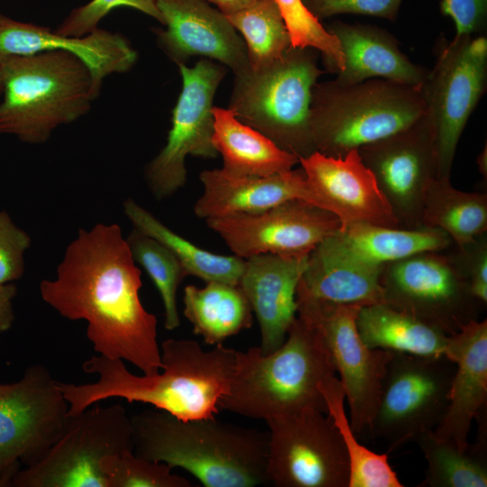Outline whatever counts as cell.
Instances as JSON below:
<instances>
[{
	"label": "cell",
	"mask_w": 487,
	"mask_h": 487,
	"mask_svg": "<svg viewBox=\"0 0 487 487\" xmlns=\"http://www.w3.org/2000/svg\"><path fill=\"white\" fill-rule=\"evenodd\" d=\"M442 14L449 17L455 35L483 34L487 26V0H441Z\"/></svg>",
	"instance_id": "42"
},
{
	"label": "cell",
	"mask_w": 487,
	"mask_h": 487,
	"mask_svg": "<svg viewBox=\"0 0 487 487\" xmlns=\"http://www.w3.org/2000/svg\"><path fill=\"white\" fill-rule=\"evenodd\" d=\"M267 425L269 483L275 487H348V455L330 415L308 409Z\"/></svg>",
	"instance_id": "13"
},
{
	"label": "cell",
	"mask_w": 487,
	"mask_h": 487,
	"mask_svg": "<svg viewBox=\"0 0 487 487\" xmlns=\"http://www.w3.org/2000/svg\"><path fill=\"white\" fill-rule=\"evenodd\" d=\"M356 328L370 349L420 356L445 354L448 337L441 330L385 303L361 307Z\"/></svg>",
	"instance_id": "28"
},
{
	"label": "cell",
	"mask_w": 487,
	"mask_h": 487,
	"mask_svg": "<svg viewBox=\"0 0 487 487\" xmlns=\"http://www.w3.org/2000/svg\"><path fill=\"white\" fill-rule=\"evenodd\" d=\"M487 87V38L455 35L438 50L419 87L434 133L436 178H450L457 144Z\"/></svg>",
	"instance_id": "10"
},
{
	"label": "cell",
	"mask_w": 487,
	"mask_h": 487,
	"mask_svg": "<svg viewBox=\"0 0 487 487\" xmlns=\"http://www.w3.org/2000/svg\"><path fill=\"white\" fill-rule=\"evenodd\" d=\"M133 259L150 276L162 300L164 326L173 330L179 326L177 290L188 276L176 256L161 242L133 227L125 237Z\"/></svg>",
	"instance_id": "35"
},
{
	"label": "cell",
	"mask_w": 487,
	"mask_h": 487,
	"mask_svg": "<svg viewBox=\"0 0 487 487\" xmlns=\"http://www.w3.org/2000/svg\"><path fill=\"white\" fill-rule=\"evenodd\" d=\"M383 303L446 334L479 320L483 304L471 292L449 254L424 252L383 264Z\"/></svg>",
	"instance_id": "11"
},
{
	"label": "cell",
	"mask_w": 487,
	"mask_h": 487,
	"mask_svg": "<svg viewBox=\"0 0 487 487\" xmlns=\"http://www.w3.org/2000/svg\"><path fill=\"white\" fill-rule=\"evenodd\" d=\"M68 410L57 381L41 364L27 367L17 381L0 382V487L44 455L65 427Z\"/></svg>",
	"instance_id": "12"
},
{
	"label": "cell",
	"mask_w": 487,
	"mask_h": 487,
	"mask_svg": "<svg viewBox=\"0 0 487 487\" xmlns=\"http://www.w3.org/2000/svg\"><path fill=\"white\" fill-rule=\"evenodd\" d=\"M344 256L365 264L382 266L424 252H443L453 244L441 229L388 227L355 223L326 238Z\"/></svg>",
	"instance_id": "26"
},
{
	"label": "cell",
	"mask_w": 487,
	"mask_h": 487,
	"mask_svg": "<svg viewBox=\"0 0 487 487\" xmlns=\"http://www.w3.org/2000/svg\"><path fill=\"white\" fill-rule=\"evenodd\" d=\"M421 224L441 229L461 247L487 232V195L458 190L450 178L434 177L424 191Z\"/></svg>",
	"instance_id": "30"
},
{
	"label": "cell",
	"mask_w": 487,
	"mask_h": 487,
	"mask_svg": "<svg viewBox=\"0 0 487 487\" xmlns=\"http://www.w3.org/2000/svg\"><path fill=\"white\" fill-rule=\"evenodd\" d=\"M299 163L322 207L339 217L341 229L355 223L400 227L390 204L357 149L344 157H330L314 152L299 159Z\"/></svg>",
	"instance_id": "19"
},
{
	"label": "cell",
	"mask_w": 487,
	"mask_h": 487,
	"mask_svg": "<svg viewBox=\"0 0 487 487\" xmlns=\"http://www.w3.org/2000/svg\"><path fill=\"white\" fill-rule=\"evenodd\" d=\"M183 314L194 334L206 344L216 345L253 324V309L239 285L207 281L202 287L187 285Z\"/></svg>",
	"instance_id": "29"
},
{
	"label": "cell",
	"mask_w": 487,
	"mask_h": 487,
	"mask_svg": "<svg viewBox=\"0 0 487 487\" xmlns=\"http://www.w3.org/2000/svg\"><path fill=\"white\" fill-rule=\"evenodd\" d=\"M206 223L243 259L267 253L305 258L342 227L336 215L302 199L260 213L207 218Z\"/></svg>",
	"instance_id": "16"
},
{
	"label": "cell",
	"mask_w": 487,
	"mask_h": 487,
	"mask_svg": "<svg viewBox=\"0 0 487 487\" xmlns=\"http://www.w3.org/2000/svg\"><path fill=\"white\" fill-rule=\"evenodd\" d=\"M128 451L133 452L132 422L124 407H89L69 416L44 455L15 473L8 486L108 487L101 462Z\"/></svg>",
	"instance_id": "9"
},
{
	"label": "cell",
	"mask_w": 487,
	"mask_h": 487,
	"mask_svg": "<svg viewBox=\"0 0 487 487\" xmlns=\"http://www.w3.org/2000/svg\"><path fill=\"white\" fill-rule=\"evenodd\" d=\"M297 316L320 334L345 392L351 427L356 436L375 413L381 381L392 352L370 349L361 340L357 305L328 302L296 293Z\"/></svg>",
	"instance_id": "14"
},
{
	"label": "cell",
	"mask_w": 487,
	"mask_h": 487,
	"mask_svg": "<svg viewBox=\"0 0 487 487\" xmlns=\"http://www.w3.org/2000/svg\"><path fill=\"white\" fill-rule=\"evenodd\" d=\"M293 47L313 48L323 56L326 70L337 74L344 68L338 40L307 8L303 0H274Z\"/></svg>",
	"instance_id": "36"
},
{
	"label": "cell",
	"mask_w": 487,
	"mask_h": 487,
	"mask_svg": "<svg viewBox=\"0 0 487 487\" xmlns=\"http://www.w3.org/2000/svg\"><path fill=\"white\" fill-rule=\"evenodd\" d=\"M449 256L469 283L473 297L484 306L487 303V234L461 246Z\"/></svg>",
	"instance_id": "40"
},
{
	"label": "cell",
	"mask_w": 487,
	"mask_h": 487,
	"mask_svg": "<svg viewBox=\"0 0 487 487\" xmlns=\"http://www.w3.org/2000/svg\"><path fill=\"white\" fill-rule=\"evenodd\" d=\"M0 133L40 144L85 115L100 89L75 55L50 51L1 57Z\"/></svg>",
	"instance_id": "5"
},
{
	"label": "cell",
	"mask_w": 487,
	"mask_h": 487,
	"mask_svg": "<svg viewBox=\"0 0 487 487\" xmlns=\"http://www.w3.org/2000/svg\"><path fill=\"white\" fill-rule=\"evenodd\" d=\"M182 89L172 110L171 128L165 146L147 165L145 178L157 200L171 197L187 181L185 160L188 155L214 159L212 142L213 99L225 69L202 59L194 67L178 64Z\"/></svg>",
	"instance_id": "15"
},
{
	"label": "cell",
	"mask_w": 487,
	"mask_h": 487,
	"mask_svg": "<svg viewBox=\"0 0 487 487\" xmlns=\"http://www.w3.org/2000/svg\"><path fill=\"white\" fill-rule=\"evenodd\" d=\"M133 453L181 468L206 487L268 484L269 432L213 418L182 420L158 409L131 417Z\"/></svg>",
	"instance_id": "3"
},
{
	"label": "cell",
	"mask_w": 487,
	"mask_h": 487,
	"mask_svg": "<svg viewBox=\"0 0 487 487\" xmlns=\"http://www.w3.org/2000/svg\"><path fill=\"white\" fill-rule=\"evenodd\" d=\"M226 17L244 38L251 69L271 64L292 46L274 0H256L247 8Z\"/></svg>",
	"instance_id": "34"
},
{
	"label": "cell",
	"mask_w": 487,
	"mask_h": 487,
	"mask_svg": "<svg viewBox=\"0 0 487 487\" xmlns=\"http://www.w3.org/2000/svg\"><path fill=\"white\" fill-rule=\"evenodd\" d=\"M401 228L422 227L424 191L436 177L435 139L424 115L408 127L357 149Z\"/></svg>",
	"instance_id": "17"
},
{
	"label": "cell",
	"mask_w": 487,
	"mask_h": 487,
	"mask_svg": "<svg viewBox=\"0 0 487 487\" xmlns=\"http://www.w3.org/2000/svg\"><path fill=\"white\" fill-rule=\"evenodd\" d=\"M486 409L475 419L479 429L473 444L459 449L453 442L436 437L432 431L416 442L427 462V471L420 487H486L487 431Z\"/></svg>",
	"instance_id": "31"
},
{
	"label": "cell",
	"mask_w": 487,
	"mask_h": 487,
	"mask_svg": "<svg viewBox=\"0 0 487 487\" xmlns=\"http://www.w3.org/2000/svg\"><path fill=\"white\" fill-rule=\"evenodd\" d=\"M141 276L121 227L99 223L78 230L56 279L41 280L40 293L61 317L87 321V339L99 355L153 375L162 366L157 318L140 299Z\"/></svg>",
	"instance_id": "1"
},
{
	"label": "cell",
	"mask_w": 487,
	"mask_h": 487,
	"mask_svg": "<svg viewBox=\"0 0 487 487\" xmlns=\"http://www.w3.org/2000/svg\"><path fill=\"white\" fill-rule=\"evenodd\" d=\"M203 193L194 205L203 219L235 214H254L290 199L322 207L302 168L269 176H235L223 169L200 173ZM323 208V207H322Z\"/></svg>",
	"instance_id": "21"
},
{
	"label": "cell",
	"mask_w": 487,
	"mask_h": 487,
	"mask_svg": "<svg viewBox=\"0 0 487 487\" xmlns=\"http://www.w3.org/2000/svg\"><path fill=\"white\" fill-rule=\"evenodd\" d=\"M216 5L225 16L237 13L253 5L256 0H205Z\"/></svg>",
	"instance_id": "44"
},
{
	"label": "cell",
	"mask_w": 487,
	"mask_h": 487,
	"mask_svg": "<svg viewBox=\"0 0 487 487\" xmlns=\"http://www.w3.org/2000/svg\"><path fill=\"white\" fill-rule=\"evenodd\" d=\"M123 208L133 227L164 244L179 260L188 276L198 277L206 282L239 284L245 259L237 255H221L198 247L170 229L132 198L124 201Z\"/></svg>",
	"instance_id": "32"
},
{
	"label": "cell",
	"mask_w": 487,
	"mask_h": 487,
	"mask_svg": "<svg viewBox=\"0 0 487 487\" xmlns=\"http://www.w3.org/2000/svg\"><path fill=\"white\" fill-rule=\"evenodd\" d=\"M212 142L224 161L223 170L235 176H269L292 170L299 159L267 136L241 122L230 109L213 107Z\"/></svg>",
	"instance_id": "27"
},
{
	"label": "cell",
	"mask_w": 487,
	"mask_h": 487,
	"mask_svg": "<svg viewBox=\"0 0 487 487\" xmlns=\"http://www.w3.org/2000/svg\"><path fill=\"white\" fill-rule=\"evenodd\" d=\"M455 364L445 354L393 353L381 381L375 413L368 427L391 453L433 431L445 417Z\"/></svg>",
	"instance_id": "8"
},
{
	"label": "cell",
	"mask_w": 487,
	"mask_h": 487,
	"mask_svg": "<svg viewBox=\"0 0 487 487\" xmlns=\"http://www.w3.org/2000/svg\"><path fill=\"white\" fill-rule=\"evenodd\" d=\"M326 29L338 40L344 55V68L335 78L338 83L381 78L418 87L428 72L413 63L400 51L398 40L384 29L339 20Z\"/></svg>",
	"instance_id": "24"
},
{
	"label": "cell",
	"mask_w": 487,
	"mask_h": 487,
	"mask_svg": "<svg viewBox=\"0 0 487 487\" xmlns=\"http://www.w3.org/2000/svg\"><path fill=\"white\" fill-rule=\"evenodd\" d=\"M381 269L344 256L326 239L308 254L297 293L345 305L383 303Z\"/></svg>",
	"instance_id": "25"
},
{
	"label": "cell",
	"mask_w": 487,
	"mask_h": 487,
	"mask_svg": "<svg viewBox=\"0 0 487 487\" xmlns=\"http://www.w3.org/2000/svg\"><path fill=\"white\" fill-rule=\"evenodd\" d=\"M319 391L347 452L348 487H403L389 464L388 455L374 453L358 442L345 413V392L339 378L331 376L320 384Z\"/></svg>",
	"instance_id": "33"
},
{
	"label": "cell",
	"mask_w": 487,
	"mask_h": 487,
	"mask_svg": "<svg viewBox=\"0 0 487 487\" xmlns=\"http://www.w3.org/2000/svg\"><path fill=\"white\" fill-rule=\"evenodd\" d=\"M165 30L158 42L177 64L201 56L229 67L234 75L250 69L244 41L227 17L205 0H155Z\"/></svg>",
	"instance_id": "18"
},
{
	"label": "cell",
	"mask_w": 487,
	"mask_h": 487,
	"mask_svg": "<svg viewBox=\"0 0 487 487\" xmlns=\"http://www.w3.org/2000/svg\"><path fill=\"white\" fill-rule=\"evenodd\" d=\"M320 20L342 14L371 15L394 21L402 0H303Z\"/></svg>",
	"instance_id": "41"
},
{
	"label": "cell",
	"mask_w": 487,
	"mask_h": 487,
	"mask_svg": "<svg viewBox=\"0 0 487 487\" xmlns=\"http://www.w3.org/2000/svg\"><path fill=\"white\" fill-rule=\"evenodd\" d=\"M3 92V83H2V75H1V57H0V96H2Z\"/></svg>",
	"instance_id": "46"
},
{
	"label": "cell",
	"mask_w": 487,
	"mask_h": 487,
	"mask_svg": "<svg viewBox=\"0 0 487 487\" xmlns=\"http://www.w3.org/2000/svg\"><path fill=\"white\" fill-rule=\"evenodd\" d=\"M323 73L317 50L291 46L271 64L235 75L228 109L280 149L306 158L316 152L310 106Z\"/></svg>",
	"instance_id": "7"
},
{
	"label": "cell",
	"mask_w": 487,
	"mask_h": 487,
	"mask_svg": "<svg viewBox=\"0 0 487 487\" xmlns=\"http://www.w3.org/2000/svg\"><path fill=\"white\" fill-rule=\"evenodd\" d=\"M334 375L319 332L297 316L275 351L262 354L260 346L236 351L229 390L218 407L266 423L308 409L327 414L319 386Z\"/></svg>",
	"instance_id": "4"
},
{
	"label": "cell",
	"mask_w": 487,
	"mask_h": 487,
	"mask_svg": "<svg viewBox=\"0 0 487 487\" xmlns=\"http://www.w3.org/2000/svg\"><path fill=\"white\" fill-rule=\"evenodd\" d=\"M30 245V235L16 226L6 212L0 211V284L22 278L23 255Z\"/></svg>",
	"instance_id": "39"
},
{
	"label": "cell",
	"mask_w": 487,
	"mask_h": 487,
	"mask_svg": "<svg viewBox=\"0 0 487 487\" xmlns=\"http://www.w3.org/2000/svg\"><path fill=\"white\" fill-rule=\"evenodd\" d=\"M108 487H192L187 478L171 473L166 464L150 461L132 451L106 456L101 462Z\"/></svg>",
	"instance_id": "37"
},
{
	"label": "cell",
	"mask_w": 487,
	"mask_h": 487,
	"mask_svg": "<svg viewBox=\"0 0 487 487\" xmlns=\"http://www.w3.org/2000/svg\"><path fill=\"white\" fill-rule=\"evenodd\" d=\"M16 293L14 283L0 284V335L9 330L14 323L13 299Z\"/></svg>",
	"instance_id": "43"
},
{
	"label": "cell",
	"mask_w": 487,
	"mask_h": 487,
	"mask_svg": "<svg viewBox=\"0 0 487 487\" xmlns=\"http://www.w3.org/2000/svg\"><path fill=\"white\" fill-rule=\"evenodd\" d=\"M307 261L308 257L269 253L245 259L238 285L259 323L262 354H270L284 343L297 317V287Z\"/></svg>",
	"instance_id": "23"
},
{
	"label": "cell",
	"mask_w": 487,
	"mask_h": 487,
	"mask_svg": "<svg viewBox=\"0 0 487 487\" xmlns=\"http://www.w3.org/2000/svg\"><path fill=\"white\" fill-rule=\"evenodd\" d=\"M445 355L455 370L446 413L432 433L464 450L472 422L486 407L487 320L471 321L448 335Z\"/></svg>",
	"instance_id": "22"
},
{
	"label": "cell",
	"mask_w": 487,
	"mask_h": 487,
	"mask_svg": "<svg viewBox=\"0 0 487 487\" xmlns=\"http://www.w3.org/2000/svg\"><path fill=\"white\" fill-rule=\"evenodd\" d=\"M121 6L134 8L163 23L155 0H91L73 10L55 31L65 36L86 35L98 28L108 13Z\"/></svg>",
	"instance_id": "38"
},
{
	"label": "cell",
	"mask_w": 487,
	"mask_h": 487,
	"mask_svg": "<svg viewBox=\"0 0 487 487\" xmlns=\"http://www.w3.org/2000/svg\"><path fill=\"white\" fill-rule=\"evenodd\" d=\"M161 360L162 372L138 376L121 359L92 356L82 368L97 374L96 381H57L69 404L68 415H77L103 400L122 398L152 405L182 420L215 418L229 390L236 350L220 344L205 351L194 340L170 338L161 344Z\"/></svg>",
	"instance_id": "2"
},
{
	"label": "cell",
	"mask_w": 487,
	"mask_h": 487,
	"mask_svg": "<svg viewBox=\"0 0 487 487\" xmlns=\"http://www.w3.org/2000/svg\"><path fill=\"white\" fill-rule=\"evenodd\" d=\"M477 164H478V168H479V170L480 172L484 175V178L486 179V171H487V166H486V148L484 149V151H482V152L479 155V157L477 158Z\"/></svg>",
	"instance_id": "45"
},
{
	"label": "cell",
	"mask_w": 487,
	"mask_h": 487,
	"mask_svg": "<svg viewBox=\"0 0 487 487\" xmlns=\"http://www.w3.org/2000/svg\"><path fill=\"white\" fill-rule=\"evenodd\" d=\"M50 51H63L78 58L99 88L106 78L128 71L137 60L136 51L120 33L96 28L83 36H65L0 13V57Z\"/></svg>",
	"instance_id": "20"
},
{
	"label": "cell",
	"mask_w": 487,
	"mask_h": 487,
	"mask_svg": "<svg viewBox=\"0 0 487 487\" xmlns=\"http://www.w3.org/2000/svg\"><path fill=\"white\" fill-rule=\"evenodd\" d=\"M424 115L419 87L381 78L351 85L334 79L313 87L310 129L316 152L344 157L408 127Z\"/></svg>",
	"instance_id": "6"
}]
</instances>
